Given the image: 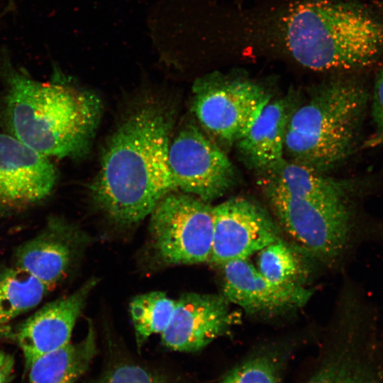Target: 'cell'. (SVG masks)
<instances>
[{
	"label": "cell",
	"mask_w": 383,
	"mask_h": 383,
	"mask_svg": "<svg viewBox=\"0 0 383 383\" xmlns=\"http://www.w3.org/2000/svg\"><path fill=\"white\" fill-rule=\"evenodd\" d=\"M96 383H170L138 365H123L109 371Z\"/></svg>",
	"instance_id": "obj_23"
},
{
	"label": "cell",
	"mask_w": 383,
	"mask_h": 383,
	"mask_svg": "<svg viewBox=\"0 0 383 383\" xmlns=\"http://www.w3.org/2000/svg\"><path fill=\"white\" fill-rule=\"evenodd\" d=\"M150 233L157 257L167 265L210 260L213 206L196 196L173 192L150 214Z\"/></svg>",
	"instance_id": "obj_6"
},
{
	"label": "cell",
	"mask_w": 383,
	"mask_h": 383,
	"mask_svg": "<svg viewBox=\"0 0 383 383\" xmlns=\"http://www.w3.org/2000/svg\"><path fill=\"white\" fill-rule=\"evenodd\" d=\"M168 163L177 190L209 202L235 182L234 167L219 145L195 123L185 122L171 138Z\"/></svg>",
	"instance_id": "obj_8"
},
{
	"label": "cell",
	"mask_w": 383,
	"mask_h": 383,
	"mask_svg": "<svg viewBox=\"0 0 383 383\" xmlns=\"http://www.w3.org/2000/svg\"><path fill=\"white\" fill-rule=\"evenodd\" d=\"M258 271L271 282L299 286L304 268L299 255L281 238L259 251Z\"/></svg>",
	"instance_id": "obj_21"
},
{
	"label": "cell",
	"mask_w": 383,
	"mask_h": 383,
	"mask_svg": "<svg viewBox=\"0 0 383 383\" xmlns=\"http://www.w3.org/2000/svg\"><path fill=\"white\" fill-rule=\"evenodd\" d=\"M173 126L170 106L151 98L131 108L109 138L90 193L114 223H138L177 191L168 163Z\"/></svg>",
	"instance_id": "obj_1"
},
{
	"label": "cell",
	"mask_w": 383,
	"mask_h": 383,
	"mask_svg": "<svg viewBox=\"0 0 383 383\" xmlns=\"http://www.w3.org/2000/svg\"><path fill=\"white\" fill-rule=\"evenodd\" d=\"M293 109L287 99L270 100L236 143L241 157L250 168L263 173L284 159L286 131Z\"/></svg>",
	"instance_id": "obj_15"
},
{
	"label": "cell",
	"mask_w": 383,
	"mask_h": 383,
	"mask_svg": "<svg viewBox=\"0 0 383 383\" xmlns=\"http://www.w3.org/2000/svg\"><path fill=\"white\" fill-rule=\"evenodd\" d=\"M261 185L280 224L294 240L323 261L340 255L351 233L350 204L318 205L272 184L261 182Z\"/></svg>",
	"instance_id": "obj_7"
},
{
	"label": "cell",
	"mask_w": 383,
	"mask_h": 383,
	"mask_svg": "<svg viewBox=\"0 0 383 383\" xmlns=\"http://www.w3.org/2000/svg\"><path fill=\"white\" fill-rule=\"evenodd\" d=\"M221 383H279L278 367L267 355L255 356L232 369Z\"/></svg>",
	"instance_id": "obj_22"
},
{
	"label": "cell",
	"mask_w": 383,
	"mask_h": 383,
	"mask_svg": "<svg viewBox=\"0 0 383 383\" xmlns=\"http://www.w3.org/2000/svg\"><path fill=\"white\" fill-rule=\"evenodd\" d=\"M96 284V278L89 279L72 294L46 304L18 326L14 338L27 367L70 343L75 323Z\"/></svg>",
	"instance_id": "obj_13"
},
{
	"label": "cell",
	"mask_w": 383,
	"mask_h": 383,
	"mask_svg": "<svg viewBox=\"0 0 383 383\" xmlns=\"http://www.w3.org/2000/svg\"><path fill=\"white\" fill-rule=\"evenodd\" d=\"M270 100L254 79L214 72L194 82L192 110L215 142L230 147L246 134Z\"/></svg>",
	"instance_id": "obj_5"
},
{
	"label": "cell",
	"mask_w": 383,
	"mask_h": 383,
	"mask_svg": "<svg viewBox=\"0 0 383 383\" xmlns=\"http://www.w3.org/2000/svg\"><path fill=\"white\" fill-rule=\"evenodd\" d=\"M370 102L374 132L369 144L383 147V69L376 76Z\"/></svg>",
	"instance_id": "obj_24"
},
{
	"label": "cell",
	"mask_w": 383,
	"mask_h": 383,
	"mask_svg": "<svg viewBox=\"0 0 383 383\" xmlns=\"http://www.w3.org/2000/svg\"><path fill=\"white\" fill-rule=\"evenodd\" d=\"M223 295L251 315L274 316L303 306L312 292L302 285L281 286L267 279L248 259L225 263Z\"/></svg>",
	"instance_id": "obj_12"
},
{
	"label": "cell",
	"mask_w": 383,
	"mask_h": 383,
	"mask_svg": "<svg viewBox=\"0 0 383 383\" xmlns=\"http://www.w3.org/2000/svg\"><path fill=\"white\" fill-rule=\"evenodd\" d=\"M57 178L50 158L0 133V212L38 204L51 194Z\"/></svg>",
	"instance_id": "obj_10"
},
{
	"label": "cell",
	"mask_w": 383,
	"mask_h": 383,
	"mask_svg": "<svg viewBox=\"0 0 383 383\" xmlns=\"http://www.w3.org/2000/svg\"><path fill=\"white\" fill-rule=\"evenodd\" d=\"M14 357L0 348V383H8L14 371Z\"/></svg>",
	"instance_id": "obj_25"
},
{
	"label": "cell",
	"mask_w": 383,
	"mask_h": 383,
	"mask_svg": "<svg viewBox=\"0 0 383 383\" xmlns=\"http://www.w3.org/2000/svg\"><path fill=\"white\" fill-rule=\"evenodd\" d=\"M262 174L261 182L316 204H349L350 188L346 182L324 176L322 172L302 164L284 159Z\"/></svg>",
	"instance_id": "obj_16"
},
{
	"label": "cell",
	"mask_w": 383,
	"mask_h": 383,
	"mask_svg": "<svg viewBox=\"0 0 383 383\" xmlns=\"http://www.w3.org/2000/svg\"><path fill=\"white\" fill-rule=\"evenodd\" d=\"M279 238V230L265 209L250 199L233 196L213 207L209 261L223 265L248 259Z\"/></svg>",
	"instance_id": "obj_9"
},
{
	"label": "cell",
	"mask_w": 383,
	"mask_h": 383,
	"mask_svg": "<svg viewBox=\"0 0 383 383\" xmlns=\"http://www.w3.org/2000/svg\"><path fill=\"white\" fill-rule=\"evenodd\" d=\"M84 243L78 228L51 219L40 233L18 248L14 266L52 289L67 274Z\"/></svg>",
	"instance_id": "obj_14"
},
{
	"label": "cell",
	"mask_w": 383,
	"mask_h": 383,
	"mask_svg": "<svg viewBox=\"0 0 383 383\" xmlns=\"http://www.w3.org/2000/svg\"><path fill=\"white\" fill-rule=\"evenodd\" d=\"M272 45L304 67L351 72L383 60V17L353 0H297L271 16Z\"/></svg>",
	"instance_id": "obj_2"
},
{
	"label": "cell",
	"mask_w": 383,
	"mask_h": 383,
	"mask_svg": "<svg viewBox=\"0 0 383 383\" xmlns=\"http://www.w3.org/2000/svg\"><path fill=\"white\" fill-rule=\"evenodd\" d=\"M223 294L189 292L177 301L171 321L161 333L162 344L172 350L194 352L227 333L238 316Z\"/></svg>",
	"instance_id": "obj_11"
},
{
	"label": "cell",
	"mask_w": 383,
	"mask_h": 383,
	"mask_svg": "<svg viewBox=\"0 0 383 383\" xmlns=\"http://www.w3.org/2000/svg\"><path fill=\"white\" fill-rule=\"evenodd\" d=\"M370 350L357 348L342 352L306 383H383V371Z\"/></svg>",
	"instance_id": "obj_19"
},
{
	"label": "cell",
	"mask_w": 383,
	"mask_h": 383,
	"mask_svg": "<svg viewBox=\"0 0 383 383\" xmlns=\"http://www.w3.org/2000/svg\"><path fill=\"white\" fill-rule=\"evenodd\" d=\"M370 101L366 84L357 76L327 80L293 109L284 153L289 160L322 173L340 165L357 146Z\"/></svg>",
	"instance_id": "obj_4"
},
{
	"label": "cell",
	"mask_w": 383,
	"mask_h": 383,
	"mask_svg": "<svg viewBox=\"0 0 383 383\" xmlns=\"http://www.w3.org/2000/svg\"><path fill=\"white\" fill-rule=\"evenodd\" d=\"M50 289L40 281L13 266L0 271V328L33 309Z\"/></svg>",
	"instance_id": "obj_18"
},
{
	"label": "cell",
	"mask_w": 383,
	"mask_h": 383,
	"mask_svg": "<svg viewBox=\"0 0 383 383\" xmlns=\"http://www.w3.org/2000/svg\"><path fill=\"white\" fill-rule=\"evenodd\" d=\"M1 70L10 134L49 158L85 152L101 115V101L95 94L59 80L34 79L6 59Z\"/></svg>",
	"instance_id": "obj_3"
},
{
	"label": "cell",
	"mask_w": 383,
	"mask_h": 383,
	"mask_svg": "<svg viewBox=\"0 0 383 383\" xmlns=\"http://www.w3.org/2000/svg\"><path fill=\"white\" fill-rule=\"evenodd\" d=\"M175 301L155 291L134 297L130 305L131 320L138 346L152 335L162 333L168 326Z\"/></svg>",
	"instance_id": "obj_20"
},
{
	"label": "cell",
	"mask_w": 383,
	"mask_h": 383,
	"mask_svg": "<svg viewBox=\"0 0 383 383\" xmlns=\"http://www.w3.org/2000/svg\"><path fill=\"white\" fill-rule=\"evenodd\" d=\"M96 353V340L91 323L86 336L38 357L27 367L29 383H74L87 370Z\"/></svg>",
	"instance_id": "obj_17"
}]
</instances>
